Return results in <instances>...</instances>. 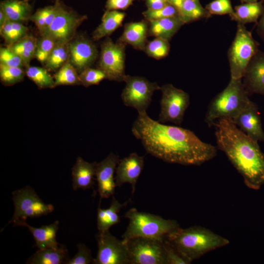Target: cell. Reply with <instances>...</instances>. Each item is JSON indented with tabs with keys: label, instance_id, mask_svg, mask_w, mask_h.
Returning a JSON list of instances; mask_svg holds the SVG:
<instances>
[{
	"label": "cell",
	"instance_id": "16",
	"mask_svg": "<svg viewBox=\"0 0 264 264\" xmlns=\"http://www.w3.org/2000/svg\"><path fill=\"white\" fill-rule=\"evenodd\" d=\"M69 62L81 72L89 67L97 57L95 45L88 39L79 37L68 43Z\"/></svg>",
	"mask_w": 264,
	"mask_h": 264
},
{
	"label": "cell",
	"instance_id": "13",
	"mask_svg": "<svg viewBox=\"0 0 264 264\" xmlns=\"http://www.w3.org/2000/svg\"><path fill=\"white\" fill-rule=\"evenodd\" d=\"M98 251L94 264H130L125 242L112 235L109 230L99 232L96 236Z\"/></svg>",
	"mask_w": 264,
	"mask_h": 264
},
{
	"label": "cell",
	"instance_id": "6",
	"mask_svg": "<svg viewBox=\"0 0 264 264\" xmlns=\"http://www.w3.org/2000/svg\"><path fill=\"white\" fill-rule=\"evenodd\" d=\"M259 46L244 24L237 23L236 35L228 52L231 78H242L247 65L259 51Z\"/></svg>",
	"mask_w": 264,
	"mask_h": 264
},
{
	"label": "cell",
	"instance_id": "25",
	"mask_svg": "<svg viewBox=\"0 0 264 264\" xmlns=\"http://www.w3.org/2000/svg\"><path fill=\"white\" fill-rule=\"evenodd\" d=\"M0 9L9 21L20 22L29 20L32 7L26 1L4 0L0 2Z\"/></svg>",
	"mask_w": 264,
	"mask_h": 264
},
{
	"label": "cell",
	"instance_id": "28",
	"mask_svg": "<svg viewBox=\"0 0 264 264\" xmlns=\"http://www.w3.org/2000/svg\"><path fill=\"white\" fill-rule=\"evenodd\" d=\"M211 16L202 6L199 0H183L178 10V16L184 24L207 18Z\"/></svg>",
	"mask_w": 264,
	"mask_h": 264
},
{
	"label": "cell",
	"instance_id": "36",
	"mask_svg": "<svg viewBox=\"0 0 264 264\" xmlns=\"http://www.w3.org/2000/svg\"><path fill=\"white\" fill-rule=\"evenodd\" d=\"M25 73L22 67L9 66L0 64V78L5 85H14L21 82Z\"/></svg>",
	"mask_w": 264,
	"mask_h": 264
},
{
	"label": "cell",
	"instance_id": "5",
	"mask_svg": "<svg viewBox=\"0 0 264 264\" xmlns=\"http://www.w3.org/2000/svg\"><path fill=\"white\" fill-rule=\"evenodd\" d=\"M124 217L129 220L126 230L122 236L127 241L135 237H143L163 241L166 236L179 227L175 220H167L149 213L130 209Z\"/></svg>",
	"mask_w": 264,
	"mask_h": 264
},
{
	"label": "cell",
	"instance_id": "47",
	"mask_svg": "<svg viewBox=\"0 0 264 264\" xmlns=\"http://www.w3.org/2000/svg\"><path fill=\"white\" fill-rule=\"evenodd\" d=\"M169 3L175 6L178 10L181 7L183 0H168Z\"/></svg>",
	"mask_w": 264,
	"mask_h": 264
},
{
	"label": "cell",
	"instance_id": "15",
	"mask_svg": "<svg viewBox=\"0 0 264 264\" xmlns=\"http://www.w3.org/2000/svg\"><path fill=\"white\" fill-rule=\"evenodd\" d=\"M119 156L110 153L103 160L97 163L95 176L98 192L101 198H108L113 195L116 186L114 174L119 161Z\"/></svg>",
	"mask_w": 264,
	"mask_h": 264
},
{
	"label": "cell",
	"instance_id": "43",
	"mask_svg": "<svg viewBox=\"0 0 264 264\" xmlns=\"http://www.w3.org/2000/svg\"><path fill=\"white\" fill-rule=\"evenodd\" d=\"M78 251L75 256L66 262V264H89L92 263L93 259L91 252L84 244L77 245Z\"/></svg>",
	"mask_w": 264,
	"mask_h": 264
},
{
	"label": "cell",
	"instance_id": "4",
	"mask_svg": "<svg viewBox=\"0 0 264 264\" xmlns=\"http://www.w3.org/2000/svg\"><path fill=\"white\" fill-rule=\"evenodd\" d=\"M242 79H230L226 88L211 101L204 121L209 127L218 119H233L244 108L250 100Z\"/></svg>",
	"mask_w": 264,
	"mask_h": 264
},
{
	"label": "cell",
	"instance_id": "38",
	"mask_svg": "<svg viewBox=\"0 0 264 264\" xmlns=\"http://www.w3.org/2000/svg\"><path fill=\"white\" fill-rule=\"evenodd\" d=\"M81 84L86 87L97 85L103 80L107 79L105 73L101 69L88 67L79 74Z\"/></svg>",
	"mask_w": 264,
	"mask_h": 264
},
{
	"label": "cell",
	"instance_id": "37",
	"mask_svg": "<svg viewBox=\"0 0 264 264\" xmlns=\"http://www.w3.org/2000/svg\"><path fill=\"white\" fill-rule=\"evenodd\" d=\"M56 44L55 41L47 36H41L38 40L35 57L41 63H45Z\"/></svg>",
	"mask_w": 264,
	"mask_h": 264
},
{
	"label": "cell",
	"instance_id": "45",
	"mask_svg": "<svg viewBox=\"0 0 264 264\" xmlns=\"http://www.w3.org/2000/svg\"><path fill=\"white\" fill-rule=\"evenodd\" d=\"M147 9L156 10L169 4L168 0H146Z\"/></svg>",
	"mask_w": 264,
	"mask_h": 264
},
{
	"label": "cell",
	"instance_id": "7",
	"mask_svg": "<svg viewBox=\"0 0 264 264\" xmlns=\"http://www.w3.org/2000/svg\"><path fill=\"white\" fill-rule=\"evenodd\" d=\"M15 210L8 223L14 224L20 221H26L28 218H38L53 211L54 206L44 203L34 190L29 186L12 193Z\"/></svg>",
	"mask_w": 264,
	"mask_h": 264
},
{
	"label": "cell",
	"instance_id": "2",
	"mask_svg": "<svg viewBox=\"0 0 264 264\" xmlns=\"http://www.w3.org/2000/svg\"><path fill=\"white\" fill-rule=\"evenodd\" d=\"M218 148L226 155L250 189L264 185V154L258 142L242 132L231 119L222 118L214 123Z\"/></svg>",
	"mask_w": 264,
	"mask_h": 264
},
{
	"label": "cell",
	"instance_id": "41",
	"mask_svg": "<svg viewBox=\"0 0 264 264\" xmlns=\"http://www.w3.org/2000/svg\"><path fill=\"white\" fill-rule=\"evenodd\" d=\"M163 242L167 264L191 263L166 240L164 239Z\"/></svg>",
	"mask_w": 264,
	"mask_h": 264
},
{
	"label": "cell",
	"instance_id": "14",
	"mask_svg": "<svg viewBox=\"0 0 264 264\" xmlns=\"http://www.w3.org/2000/svg\"><path fill=\"white\" fill-rule=\"evenodd\" d=\"M232 122L251 138L264 142V131L257 105L250 100Z\"/></svg>",
	"mask_w": 264,
	"mask_h": 264
},
{
	"label": "cell",
	"instance_id": "24",
	"mask_svg": "<svg viewBox=\"0 0 264 264\" xmlns=\"http://www.w3.org/2000/svg\"><path fill=\"white\" fill-rule=\"evenodd\" d=\"M127 204L120 203L113 196L110 206L108 208L99 207L97 214V227L99 232L109 230L112 226L120 222L119 213L121 209Z\"/></svg>",
	"mask_w": 264,
	"mask_h": 264
},
{
	"label": "cell",
	"instance_id": "3",
	"mask_svg": "<svg viewBox=\"0 0 264 264\" xmlns=\"http://www.w3.org/2000/svg\"><path fill=\"white\" fill-rule=\"evenodd\" d=\"M191 263L229 244L226 238L202 226L178 227L165 239Z\"/></svg>",
	"mask_w": 264,
	"mask_h": 264
},
{
	"label": "cell",
	"instance_id": "32",
	"mask_svg": "<svg viewBox=\"0 0 264 264\" xmlns=\"http://www.w3.org/2000/svg\"><path fill=\"white\" fill-rule=\"evenodd\" d=\"M27 27L22 22L7 20L0 27V33L7 46L10 45L26 36Z\"/></svg>",
	"mask_w": 264,
	"mask_h": 264
},
{
	"label": "cell",
	"instance_id": "23",
	"mask_svg": "<svg viewBox=\"0 0 264 264\" xmlns=\"http://www.w3.org/2000/svg\"><path fill=\"white\" fill-rule=\"evenodd\" d=\"M68 251L64 245L60 244L57 249L46 248L39 249L29 258L26 264H66L69 260Z\"/></svg>",
	"mask_w": 264,
	"mask_h": 264
},
{
	"label": "cell",
	"instance_id": "26",
	"mask_svg": "<svg viewBox=\"0 0 264 264\" xmlns=\"http://www.w3.org/2000/svg\"><path fill=\"white\" fill-rule=\"evenodd\" d=\"M125 13L117 10H106L103 15L101 23L92 33L94 40L108 36L122 24Z\"/></svg>",
	"mask_w": 264,
	"mask_h": 264
},
{
	"label": "cell",
	"instance_id": "44",
	"mask_svg": "<svg viewBox=\"0 0 264 264\" xmlns=\"http://www.w3.org/2000/svg\"><path fill=\"white\" fill-rule=\"evenodd\" d=\"M134 0H107L106 10H125L132 4Z\"/></svg>",
	"mask_w": 264,
	"mask_h": 264
},
{
	"label": "cell",
	"instance_id": "39",
	"mask_svg": "<svg viewBox=\"0 0 264 264\" xmlns=\"http://www.w3.org/2000/svg\"><path fill=\"white\" fill-rule=\"evenodd\" d=\"M205 8L211 15L228 14L231 19L234 15L230 0H214L207 4Z\"/></svg>",
	"mask_w": 264,
	"mask_h": 264
},
{
	"label": "cell",
	"instance_id": "35",
	"mask_svg": "<svg viewBox=\"0 0 264 264\" xmlns=\"http://www.w3.org/2000/svg\"><path fill=\"white\" fill-rule=\"evenodd\" d=\"M170 49L169 41L161 38H155L146 44L144 50L149 56L160 59L168 55Z\"/></svg>",
	"mask_w": 264,
	"mask_h": 264
},
{
	"label": "cell",
	"instance_id": "21",
	"mask_svg": "<svg viewBox=\"0 0 264 264\" xmlns=\"http://www.w3.org/2000/svg\"><path fill=\"white\" fill-rule=\"evenodd\" d=\"M148 25L144 21L126 23L119 41L137 49L144 50L146 45Z\"/></svg>",
	"mask_w": 264,
	"mask_h": 264
},
{
	"label": "cell",
	"instance_id": "27",
	"mask_svg": "<svg viewBox=\"0 0 264 264\" xmlns=\"http://www.w3.org/2000/svg\"><path fill=\"white\" fill-rule=\"evenodd\" d=\"M264 3V0H261L237 5L234 8V15L231 20L244 25L248 23H257L263 13Z\"/></svg>",
	"mask_w": 264,
	"mask_h": 264
},
{
	"label": "cell",
	"instance_id": "9",
	"mask_svg": "<svg viewBox=\"0 0 264 264\" xmlns=\"http://www.w3.org/2000/svg\"><path fill=\"white\" fill-rule=\"evenodd\" d=\"M124 81L126 85L121 95L124 104L136 109L138 113L146 112L154 92L160 87L140 76L126 75Z\"/></svg>",
	"mask_w": 264,
	"mask_h": 264
},
{
	"label": "cell",
	"instance_id": "22",
	"mask_svg": "<svg viewBox=\"0 0 264 264\" xmlns=\"http://www.w3.org/2000/svg\"><path fill=\"white\" fill-rule=\"evenodd\" d=\"M149 22L150 26L148 33L150 35L169 41L184 24L178 16Z\"/></svg>",
	"mask_w": 264,
	"mask_h": 264
},
{
	"label": "cell",
	"instance_id": "1",
	"mask_svg": "<svg viewBox=\"0 0 264 264\" xmlns=\"http://www.w3.org/2000/svg\"><path fill=\"white\" fill-rule=\"evenodd\" d=\"M132 132L148 153L168 163L200 165L217 154L216 147L202 141L192 131L163 124L147 112L138 113Z\"/></svg>",
	"mask_w": 264,
	"mask_h": 264
},
{
	"label": "cell",
	"instance_id": "18",
	"mask_svg": "<svg viewBox=\"0 0 264 264\" xmlns=\"http://www.w3.org/2000/svg\"><path fill=\"white\" fill-rule=\"evenodd\" d=\"M242 81L249 95H264V51L259 50L250 60Z\"/></svg>",
	"mask_w": 264,
	"mask_h": 264
},
{
	"label": "cell",
	"instance_id": "34",
	"mask_svg": "<svg viewBox=\"0 0 264 264\" xmlns=\"http://www.w3.org/2000/svg\"><path fill=\"white\" fill-rule=\"evenodd\" d=\"M54 79L55 86L81 84L77 70L69 61L57 70L54 74Z\"/></svg>",
	"mask_w": 264,
	"mask_h": 264
},
{
	"label": "cell",
	"instance_id": "33",
	"mask_svg": "<svg viewBox=\"0 0 264 264\" xmlns=\"http://www.w3.org/2000/svg\"><path fill=\"white\" fill-rule=\"evenodd\" d=\"M48 71L46 68L42 67L28 66L25 74L40 88H53L56 87L54 77Z\"/></svg>",
	"mask_w": 264,
	"mask_h": 264
},
{
	"label": "cell",
	"instance_id": "40",
	"mask_svg": "<svg viewBox=\"0 0 264 264\" xmlns=\"http://www.w3.org/2000/svg\"><path fill=\"white\" fill-rule=\"evenodd\" d=\"M142 14L147 20L151 21L178 16V10L175 6L169 3L158 9H147Z\"/></svg>",
	"mask_w": 264,
	"mask_h": 264
},
{
	"label": "cell",
	"instance_id": "48",
	"mask_svg": "<svg viewBox=\"0 0 264 264\" xmlns=\"http://www.w3.org/2000/svg\"><path fill=\"white\" fill-rule=\"evenodd\" d=\"M7 20L4 12L0 9V27H1Z\"/></svg>",
	"mask_w": 264,
	"mask_h": 264
},
{
	"label": "cell",
	"instance_id": "46",
	"mask_svg": "<svg viewBox=\"0 0 264 264\" xmlns=\"http://www.w3.org/2000/svg\"><path fill=\"white\" fill-rule=\"evenodd\" d=\"M256 31L258 35L264 43V3L263 13L257 22Z\"/></svg>",
	"mask_w": 264,
	"mask_h": 264
},
{
	"label": "cell",
	"instance_id": "31",
	"mask_svg": "<svg viewBox=\"0 0 264 264\" xmlns=\"http://www.w3.org/2000/svg\"><path fill=\"white\" fill-rule=\"evenodd\" d=\"M68 43L56 42V44L44 64L45 68L49 71L58 70L69 61Z\"/></svg>",
	"mask_w": 264,
	"mask_h": 264
},
{
	"label": "cell",
	"instance_id": "29",
	"mask_svg": "<svg viewBox=\"0 0 264 264\" xmlns=\"http://www.w3.org/2000/svg\"><path fill=\"white\" fill-rule=\"evenodd\" d=\"M37 42L38 40L34 36L27 35L16 43L6 46L22 59L25 66H28L35 57Z\"/></svg>",
	"mask_w": 264,
	"mask_h": 264
},
{
	"label": "cell",
	"instance_id": "17",
	"mask_svg": "<svg viewBox=\"0 0 264 264\" xmlns=\"http://www.w3.org/2000/svg\"><path fill=\"white\" fill-rule=\"evenodd\" d=\"M144 165V157L136 153L119 160L115 171V180L117 187L128 183L131 184L132 194L135 191L137 181Z\"/></svg>",
	"mask_w": 264,
	"mask_h": 264
},
{
	"label": "cell",
	"instance_id": "20",
	"mask_svg": "<svg viewBox=\"0 0 264 264\" xmlns=\"http://www.w3.org/2000/svg\"><path fill=\"white\" fill-rule=\"evenodd\" d=\"M97 163H90L78 157L72 168V187L74 190L92 187L95 176Z\"/></svg>",
	"mask_w": 264,
	"mask_h": 264
},
{
	"label": "cell",
	"instance_id": "12",
	"mask_svg": "<svg viewBox=\"0 0 264 264\" xmlns=\"http://www.w3.org/2000/svg\"><path fill=\"white\" fill-rule=\"evenodd\" d=\"M119 41L114 43L107 38L101 45L99 68L106 74L107 79L117 82L124 81L125 72V46Z\"/></svg>",
	"mask_w": 264,
	"mask_h": 264
},
{
	"label": "cell",
	"instance_id": "8",
	"mask_svg": "<svg viewBox=\"0 0 264 264\" xmlns=\"http://www.w3.org/2000/svg\"><path fill=\"white\" fill-rule=\"evenodd\" d=\"M160 90L162 96L157 121L161 123L171 122L180 126L190 104L189 94L171 84L163 85Z\"/></svg>",
	"mask_w": 264,
	"mask_h": 264
},
{
	"label": "cell",
	"instance_id": "30",
	"mask_svg": "<svg viewBox=\"0 0 264 264\" xmlns=\"http://www.w3.org/2000/svg\"><path fill=\"white\" fill-rule=\"evenodd\" d=\"M58 0L53 5L38 9L31 16L29 20L34 22L41 35L50 25L58 11Z\"/></svg>",
	"mask_w": 264,
	"mask_h": 264
},
{
	"label": "cell",
	"instance_id": "10",
	"mask_svg": "<svg viewBox=\"0 0 264 264\" xmlns=\"http://www.w3.org/2000/svg\"><path fill=\"white\" fill-rule=\"evenodd\" d=\"M124 241L130 264H167L164 240L135 237Z\"/></svg>",
	"mask_w": 264,
	"mask_h": 264
},
{
	"label": "cell",
	"instance_id": "49",
	"mask_svg": "<svg viewBox=\"0 0 264 264\" xmlns=\"http://www.w3.org/2000/svg\"><path fill=\"white\" fill-rule=\"evenodd\" d=\"M261 0H240V1L242 3H246V2H257Z\"/></svg>",
	"mask_w": 264,
	"mask_h": 264
},
{
	"label": "cell",
	"instance_id": "42",
	"mask_svg": "<svg viewBox=\"0 0 264 264\" xmlns=\"http://www.w3.org/2000/svg\"><path fill=\"white\" fill-rule=\"evenodd\" d=\"M0 64L13 67L25 66L22 59L7 46L0 48Z\"/></svg>",
	"mask_w": 264,
	"mask_h": 264
},
{
	"label": "cell",
	"instance_id": "19",
	"mask_svg": "<svg viewBox=\"0 0 264 264\" xmlns=\"http://www.w3.org/2000/svg\"><path fill=\"white\" fill-rule=\"evenodd\" d=\"M59 224V221L56 220L49 225L36 228L28 224L26 221H20L14 225L26 227L34 239L35 246L38 249H42L46 248L57 249L60 246V244L58 242L56 239Z\"/></svg>",
	"mask_w": 264,
	"mask_h": 264
},
{
	"label": "cell",
	"instance_id": "11",
	"mask_svg": "<svg viewBox=\"0 0 264 264\" xmlns=\"http://www.w3.org/2000/svg\"><path fill=\"white\" fill-rule=\"evenodd\" d=\"M63 5L58 0L57 13L50 25L41 36H47L56 42L68 43L74 37L77 29L87 19Z\"/></svg>",
	"mask_w": 264,
	"mask_h": 264
},
{
	"label": "cell",
	"instance_id": "50",
	"mask_svg": "<svg viewBox=\"0 0 264 264\" xmlns=\"http://www.w3.org/2000/svg\"><path fill=\"white\" fill-rule=\"evenodd\" d=\"M23 0L27 1L28 0Z\"/></svg>",
	"mask_w": 264,
	"mask_h": 264
}]
</instances>
